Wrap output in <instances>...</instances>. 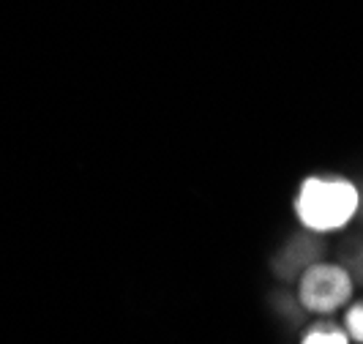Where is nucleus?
I'll return each mask as SVG.
<instances>
[{
    "label": "nucleus",
    "instance_id": "nucleus-5",
    "mask_svg": "<svg viewBox=\"0 0 363 344\" xmlns=\"http://www.w3.org/2000/svg\"><path fill=\"white\" fill-rule=\"evenodd\" d=\"M355 273H358V279H363V254L355 260Z\"/></svg>",
    "mask_w": 363,
    "mask_h": 344
},
{
    "label": "nucleus",
    "instance_id": "nucleus-1",
    "mask_svg": "<svg viewBox=\"0 0 363 344\" xmlns=\"http://www.w3.org/2000/svg\"><path fill=\"white\" fill-rule=\"evenodd\" d=\"M358 202L361 197L352 183L339 181V178H309L298 192L295 211L309 230L330 233L345 227L355 216Z\"/></svg>",
    "mask_w": 363,
    "mask_h": 344
},
{
    "label": "nucleus",
    "instance_id": "nucleus-4",
    "mask_svg": "<svg viewBox=\"0 0 363 344\" xmlns=\"http://www.w3.org/2000/svg\"><path fill=\"white\" fill-rule=\"evenodd\" d=\"M347 331H350V339L363 344V304H355L347 311Z\"/></svg>",
    "mask_w": 363,
    "mask_h": 344
},
{
    "label": "nucleus",
    "instance_id": "nucleus-2",
    "mask_svg": "<svg viewBox=\"0 0 363 344\" xmlns=\"http://www.w3.org/2000/svg\"><path fill=\"white\" fill-rule=\"evenodd\" d=\"M350 295H352V279L339 265L317 262L301 276V304L309 311L330 314L339 306H345Z\"/></svg>",
    "mask_w": 363,
    "mask_h": 344
},
{
    "label": "nucleus",
    "instance_id": "nucleus-3",
    "mask_svg": "<svg viewBox=\"0 0 363 344\" xmlns=\"http://www.w3.org/2000/svg\"><path fill=\"white\" fill-rule=\"evenodd\" d=\"M303 344H350V339H347L345 331H339V328L317 326V328H311L309 333H306Z\"/></svg>",
    "mask_w": 363,
    "mask_h": 344
}]
</instances>
